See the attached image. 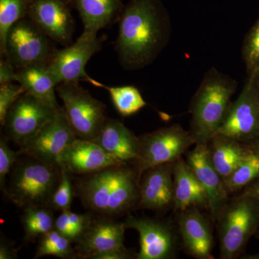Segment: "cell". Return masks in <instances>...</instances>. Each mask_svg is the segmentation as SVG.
<instances>
[{"mask_svg": "<svg viewBox=\"0 0 259 259\" xmlns=\"http://www.w3.org/2000/svg\"><path fill=\"white\" fill-rule=\"evenodd\" d=\"M207 146L213 166L223 180L236 169L247 150L245 144L221 135L213 137Z\"/></svg>", "mask_w": 259, "mask_h": 259, "instance_id": "cell-24", "label": "cell"}, {"mask_svg": "<svg viewBox=\"0 0 259 259\" xmlns=\"http://www.w3.org/2000/svg\"><path fill=\"white\" fill-rule=\"evenodd\" d=\"M17 82L28 93L48 105L59 110L56 87L59 84L47 65L36 64L17 70Z\"/></svg>", "mask_w": 259, "mask_h": 259, "instance_id": "cell-23", "label": "cell"}, {"mask_svg": "<svg viewBox=\"0 0 259 259\" xmlns=\"http://www.w3.org/2000/svg\"><path fill=\"white\" fill-rule=\"evenodd\" d=\"M56 44L27 17L10 29L5 58L16 70L31 65L49 66L58 50Z\"/></svg>", "mask_w": 259, "mask_h": 259, "instance_id": "cell-7", "label": "cell"}, {"mask_svg": "<svg viewBox=\"0 0 259 259\" xmlns=\"http://www.w3.org/2000/svg\"><path fill=\"white\" fill-rule=\"evenodd\" d=\"M93 141L122 163L134 164L139 157V136L115 119L107 118L103 128Z\"/></svg>", "mask_w": 259, "mask_h": 259, "instance_id": "cell-20", "label": "cell"}, {"mask_svg": "<svg viewBox=\"0 0 259 259\" xmlns=\"http://www.w3.org/2000/svg\"><path fill=\"white\" fill-rule=\"evenodd\" d=\"M186 161L205 191L211 218L217 221L228 202V193L223 179L213 166L207 144H195Z\"/></svg>", "mask_w": 259, "mask_h": 259, "instance_id": "cell-15", "label": "cell"}, {"mask_svg": "<svg viewBox=\"0 0 259 259\" xmlns=\"http://www.w3.org/2000/svg\"><path fill=\"white\" fill-rule=\"evenodd\" d=\"M140 180L134 164L109 166L79 176L74 182L75 196L97 215L119 217L137 207Z\"/></svg>", "mask_w": 259, "mask_h": 259, "instance_id": "cell-2", "label": "cell"}, {"mask_svg": "<svg viewBox=\"0 0 259 259\" xmlns=\"http://www.w3.org/2000/svg\"><path fill=\"white\" fill-rule=\"evenodd\" d=\"M133 256L131 250L124 247L97 255L93 259H130L134 258Z\"/></svg>", "mask_w": 259, "mask_h": 259, "instance_id": "cell-37", "label": "cell"}, {"mask_svg": "<svg viewBox=\"0 0 259 259\" xmlns=\"http://www.w3.org/2000/svg\"><path fill=\"white\" fill-rule=\"evenodd\" d=\"M21 220L24 230V241L33 243L53 230L55 221L52 209L45 206L24 207Z\"/></svg>", "mask_w": 259, "mask_h": 259, "instance_id": "cell-26", "label": "cell"}, {"mask_svg": "<svg viewBox=\"0 0 259 259\" xmlns=\"http://www.w3.org/2000/svg\"><path fill=\"white\" fill-rule=\"evenodd\" d=\"M57 110L35 97L24 93L7 113L3 126L5 136L20 147L33 137Z\"/></svg>", "mask_w": 259, "mask_h": 259, "instance_id": "cell-11", "label": "cell"}, {"mask_svg": "<svg viewBox=\"0 0 259 259\" xmlns=\"http://www.w3.org/2000/svg\"><path fill=\"white\" fill-rule=\"evenodd\" d=\"M61 168V180L53 195L51 208L64 212L71 210V206L75 195L74 186L71 182V175L67 170Z\"/></svg>", "mask_w": 259, "mask_h": 259, "instance_id": "cell-31", "label": "cell"}, {"mask_svg": "<svg viewBox=\"0 0 259 259\" xmlns=\"http://www.w3.org/2000/svg\"><path fill=\"white\" fill-rule=\"evenodd\" d=\"M118 25L115 50L127 71L152 64L171 37V20L161 0H130Z\"/></svg>", "mask_w": 259, "mask_h": 259, "instance_id": "cell-1", "label": "cell"}, {"mask_svg": "<svg viewBox=\"0 0 259 259\" xmlns=\"http://www.w3.org/2000/svg\"><path fill=\"white\" fill-rule=\"evenodd\" d=\"M73 0H30L28 18L56 44H72L75 30Z\"/></svg>", "mask_w": 259, "mask_h": 259, "instance_id": "cell-13", "label": "cell"}, {"mask_svg": "<svg viewBox=\"0 0 259 259\" xmlns=\"http://www.w3.org/2000/svg\"><path fill=\"white\" fill-rule=\"evenodd\" d=\"M126 164L93 141L76 139L61 155L58 165L76 176L95 173L107 167Z\"/></svg>", "mask_w": 259, "mask_h": 259, "instance_id": "cell-18", "label": "cell"}, {"mask_svg": "<svg viewBox=\"0 0 259 259\" xmlns=\"http://www.w3.org/2000/svg\"><path fill=\"white\" fill-rule=\"evenodd\" d=\"M125 230L124 222L107 216H95L74 247L77 258L93 259L105 252L124 248Z\"/></svg>", "mask_w": 259, "mask_h": 259, "instance_id": "cell-16", "label": "cell"}, {"mask_svg": "<svg viewBox=\"0 0 259 259\" xmlns=\"http://www.w3.org/2000/svg\"><path fill=\"white\" fill-rule=\"evenodd\" d=\"M83 23V31L98 33L118 23L125 5L122 0H73Z\"/></svg>", "mask_w": 259, "mask_h": 259, "instance_id": "cell-22", "label": "cell"}, {"mask_svg": "<svg viewBox=\"0 0 259 259\" xmlns=\"http://www.w3.org/2000/svg\"><path fill=\"white\" fill-rule=\"evenodd\" d=\"M8 139L5 135H1L0 139V187L4 192L8 175L18 160L19 152H15L8 146Z\"/></svg>", "mask_w": 259, "mask_h": 259, "instance_id": "cell-32", "label": "cell"}, {"mask_svg": "<svg viewBox=\"0 0 259 259\" xmlns=\"http://www.w3.org/2000/svg\"><path fill=\"white\" fill-rule=\"evenodd\" d=\"M217 221L219 222L221 258H236L243 253L250 237L255 234L258 229V204L244 191L230 203H227Z\"/></svg>", "mask_w": 259, "mask_h": 259, "instance_id": "cell-5", "label": "cell"}, {"mask_svg": "<svg viewBox=\"0 0 259 259\" xmlns=\"http://www.w3.org/2000/svg\"><path fill=\"white\" fill-rule=\"evenodd\" d=\"M30 0H0V56L6 54V42L10 29L28 16Z\"/></svg>", "mask_w": 259, "mask_h": 259, "instance_id": "cell-28", "label": "cell"}, {"mask_svg": "<svg viewBox=\"0 0 259 259\" xmlns=\"http://www.w3.org/2000/svg\"><path fill=\"white\" fill-rule=\"evenodd\" d=\"M238 83L212 67L206 72L190 105V132L196 144H208L226 119Z\"/></svg>", "mask_w": 259, "mask_h": 259, "instance_id": "cell-3", "label": "cell"}, {"mask_svg": "<svg viewBox=\"0 0 259 259\" xmlns=\"http://www.w3.org/2000/svg\"><path fill=\"white\" fill-rule=\"evenodd\" d=\"M56 93L64 103L66 118L77 139L94 141L107 120L106 105L76 82H62Z\"/></svg>", "mask_w": 259, "mask_h": 259, "instance_id": "cell-6", "label": "cell"}, {"mask_svg": "<svg viewBox=\"0 0 259 259\" xmlns=\"http://www.w3.org/2000/svg\"><path fill=\"white\" fill-rule=\"evenodd\" d=\"M175 211L182 212L192 206L208 208L207 195L187 161L179 158L174 163Z\"/></svg>", "mask_w": 259, "mask_h": 259, "instance_id": "cell-21", "label": "cell"}, {"mask_svg": "<svg viewBox=\"0 0 259 259\" xmlns=\"http://www.w3.org/2000/svg\"><path fill=\"white\" fill-rule=\"evenodd\" d=\"M17 82V70L8 59L0 60V84Z\"/></svg>", "mask_w": 259, "mask_h": 259, "instance_id": "cell-35", "label": "cell"}, {"mask_svg": "<svg viewBox=\"0 0 259 259\" xmlns=\"http://www.w3.org/2000/svg\"><path fill=\"white\" fill-rule=\"evenodd\" d=\"M174 163L158 165L144 172L140 180L137 208L163 212L174 205Z\"/></svg>", "mask_w": 259, "mask_h": 259, "instance_id": "cell-17", "label": "cell"}, {"mask_svg": "<svg viewBox=\"0 0 259 259\" xmlns=\"http://www.w3.org/2000/svg\"><path fill=\"white\" fill-rule=\"evenodd\" d=\"M76 139L61 107L33 137L20 146L19 152L49 164L58 165L61 155Z\"/></svg>", "mask_w": 259, "mask_h": 259, "instance_id": "cell-12", "label": "cell"}, {"mask_svg": "<svg viewBox=\"0 0 259 259\" xmlns=\"http://www.w3.org/2000/svg\"><path fill=\"white\" fill-rule=\"evenodd\" d=\"M217 135L250 144L259 140V93L256 76H248L238 98L232 102Z\"/></svg>", "mask_w": 259, "mask_h": 259, "instance_id": "cell-9", "label": "cell"}, {"mask_svg": "<svg viewBox=\"0 0 259 259\" xmlns=\"http://www.w3.org/2000/svg\"><path fill=\"white\" fill-rule=\"evenodd\" d=\"M107 36L97 37V33L83 31L71 45L58 49L49 69L59 83L84 81L89 82L90 76L86 72L87 64L95 54L101 51Z\"/></svg>", "mask_w": 259, "mask_h": 259, "instance_id": "cell-10", "label": "cell"}, {"mask_svg": "<svg viewBox=\"0 0 259 259\" xmlns=\"http://www.w3.org/2000/svg\"><path fill=\"white\" fill-rule=\"evenodd\" d=\"M179 229L186 250L199 259L212 258V233L210 226L198 207L192 206L180 212Z\"/></svg>", "mask_w": 259, "mask_h": 259, "instance_id": "cell-19", "label": "cell"}, {"mask_svg": "<svg viewBox=\"0 0 259 259\" xmlns=\"http://www.w3.org/2000/svg\"><path fill=\"white\" fill-rule=\"evenodd\" d=\"M67 211L61 212L60 215L56 218L54 229L67 238L71 243H77L81 239V236L74 225L70 222Z\"/></svg>", "mask_w": 259, "mask_h": 259, "instance_id": "cell-34", "label": "cell"}, {"mask_svg": "<svg viewBox=\"0 0 259 259\" xmlns=\"http://www.w3.org/2000/svg\"><path fill=\"white\" fill-rule=\"evenodd\" d=\"M19 153L3 194L21 208L28 206L51 207V199L61 180L60 166Z\"/></svg>", "mask_w": 259, "mask_h": 259, "instance_id": "cell-4", "label": "cell"}, {"mask_svg": "<svg viewBox=\"0 0 259 259\" xmlns=\"http://www.w3.org/2000/svg\"><path fill=\"white\" fill-rule=\"evenodd\" d=\"M139 157L134 165L140 177L148 168L164 163H174L192 145L195 140L190 131L178 124L161 127L140 136Z\"/></svg>", "mask_w": 259, "mask_h": 259, "instance_id": "cell-8", "label": "cell"}, {"mask_svg": "<svg viewBox=\"0 0 259 259\" xmlns=\"http://www.w3.org/2000/svg\"><path fill=\"white\" fill-rule=\"evenodd\" d=\"M256 84L257 88H258V91L259 93V74L256 76Z\"/></svg>", "mask_w": 259, "mask_h": 259, "instance_id": "cell-39", "label": "cell"}, {"mask_svg": "<svg viewBox=\"0 0 259 259\" xmlns=\"http://www.w3.org/2000/svg\"><path fill=\"white\" fill-rule=\"evenodd\" d=\"M257 144H258L259 147V140L257 141ZM244 191L255 199L257 204H258L259 209V177L256 180L253 181L252 183H250L249 185L247 186ZM255 236H256L259 240V225L256 233H255Z\"/></svg>", "mask_w": 259, "mask_h": 259, "instance_id": "cell-38", "label": "cell"}, {"mask_svg": "<svg viewBox=\"0 0 259 259\" xmlns=\"http://www.w3.org/2000/svg\"><path fill=\"white\" fill-rule=\"evenodd\" d=\"M246 145L245 156L236 169L223 180L228 194L245 188L259 177V147L257 141Z\"/></svg>", "mask_w": 259, "mask_h": 259, "instance_id": "cell-25", "label": "cell"}, {"mask_svg": "<svg viewBox=\"0 0 259 259\" xmlns=\"http://www.w3.org/2000/svg\"><path fill=\"white\" fill-rule=\"evenodd\" d=\"M18 258V250L15 249L14 243L7 238L2 233L0 240V259Z\"/></svg>", "mask_w": 259, "mask_h": 259, "instance_id": "cell-36", "label": "cell"}, {"mask_svg": "<svg viewBox=\"0 0 259 259\" xmlns=\"http://www.w3.org/2000/svg\"><path fill=\"white\" fill-rule=\"evenodd\" d=\"M89 83L99 88L106 90L116 110L122 117L134 115L147 105L139 89L132 85L121 87L105 86L91 78Z\"/></svg>", "mask_w": 259, "mask_h": 259, "instance_id": "cell-27", "label": "cell"}, {"mask_svg": "<svg viewBox=\"0 0 259 259\" xmlns=\"http://www.w3.org/2000/svg\"><path fill=\"white\" fill-rule=\"evenodd\" d=\"M241 53L248 76H257L259 74V16L245 35Z\"/></svg>", "mask_w": 259, "mask_h": 259, "instance_id": "cell-30", "label": "cell"}, {"mask_svg": "<svg viewBox=\"0 0 259 259\" xmlns=\"http://www.w3.org/2000/svg\"><path fill=\"white\" fill-rule=\"evenodd\" d=\"M71 243L67 238L55 229L53 230L38 240L34 258H41L46 255H54L64 259L78 258Z\"/></svg>", "mask_w": 259, "mask_h": 259, "instance_id": "cell-29", "label": "cell"}, {"mask_svg": "<svg viewBox=\"0 0 259 259\" xmlns=\"http://www.w3.org/2000/svg\"><path fill=\"white\" fill-rule=\"evenodd\" d=\"M24 93H25V90L20 83H4L0 86V124L2 127L4 126L8 110Z\"/></svg>", "mask_w": 259, "mask_h": 259, "instance_id": "cell-33", "label": "cell"}, {"mask_svg": "<svg viewBox=\"0 0 259 259\" xmlns=\"http://www.w3.org/2000/svg\"><path fill=\"white\" fill-rule=\"evenodd\" d=\"M124 224L139 233L138 259L171 258L175 253V238L171 227L164 221L150 218H137L127 214Z\"/></svg>", "mask_w": 259, "mask_h": 259, "instance_id": "cell-14", "label": "cell"}]
</instances>
